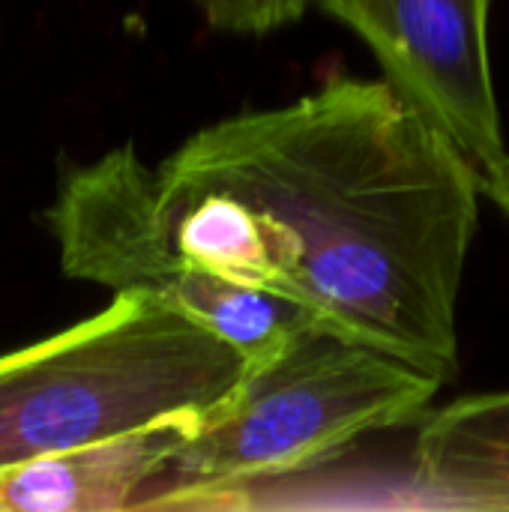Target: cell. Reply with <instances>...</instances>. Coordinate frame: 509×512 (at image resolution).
Returning <instances> with one entry per match:
<instances>
[{
    "mask_svg": "<svg viewBox=\"0 0 509 512\" xmlns=\"http://www.w3.org/2000/svg\"><path fill=\"white\" fill-rule=\"evenodd\" d=\"M156 180L174 240L201 270L456 381L483 174L387 78H333L210 123Z\"/></svg>",
    "mask_w": 509,
    "mask_h": 512,
    "instance_id": "cell-1",
    "label": "cell"
},
{
    "mask_svg": "<svg viewBox=\"0 0 509 512\" xmlns=\"http://www.w3.org/2000/svg\"><path fill=\"white\" fill-rule=\"evenodd\" d=\"M441 387L366 342L306 324L249 363L138 510H225L246 489L312 474L375 435L417 426Z\"/></svg>",
    "mask_w": 509,
    "mask_h": 512,
    "instance_id": "cell-2",
    "label": "cell"
},
{
    "mask_svg": "<svg viewBox=\"0 0 509 512\" xmlns=\"http://www.w3.org/2000/svg\"><path fill=\"white\" fill-rule=\"evenodd\" d=\"M252 357L210 324L141 294L0 354V474L195 417L219 405Z\"/></svg>",
    "mask_w": 509,
    "mask_h": 512,
    "instance_id": "cell-3",
    "label": "cell"
},
{
    "mask_svg": "<svg viewBox=\"0 0 509 512\" xmlns=\"http://www.w3.org/2000/svg\"><path fill=\"white\" fill-rule=\"evenodd\" d=\"M42 216L69 279L174 306L228 336L252 360L315 324L297 306L189 261L174 240L156 171L132 144L69 168Z\"/></svg>",
    "mask_w": 509,
    "mask_h": 512,
    "instance_id": "cell-4",
    "label": "cell"
},
{
    "mask_svg": "<svg viewBox=\"0 0 509 512\" xmlns=\"http://www.w3.org/2000/svg\"><path fill=\"white\" fill-rule=\"evenodd\" d=\"M360 36L384 78L480 168L507 153L489 54L492 0H315Z\"/></svg>",
    "mask_w": 509,
    "mask_h": 512,
    "instance_id": "cell-5",
    "label": "cell"
},
{
    "mask_svg": "<svg viewBox=\"0 0 509 512\" xmlns=\"http://www.w3.org/2000/svg\"><path fill=\"white\" fill-rule=\"evenodd\" d=\"M204 414L9 468L0 474V512L138 510Z\"/></svg>",
    "mask_w": 509,
    "mask_h": 512,
    "instance_id": "cell-6",
    "label": "cell"
},
{
    "mask_svg": "<svg viewBox=\"0 0 509 512\" xmlns=\"http://www.w3.org/2000/svg\"><path fill=\"white\" fill-rule=\"evenodd\" d=\"M411 432L408 483L423 507L509 512V390L453 399Z\"/></svg>",
    "mask_w": 509,
    "mask_h": 512,
    "instance_id": "cell-7",
    "label": "cell"
},
{
    "mask_svg": "<svg viewBox=\"0 0 509 512\" xmlns=\"http://www.w3.org/2000/svg\"><path fill=\"white\" fill-rule=\"evenodd\" d=\"M210 27L234 36H267L300 21L315 0H189Z\"/></svg>",
    "mask_w": 509,
    "mask_h": 512,
    "instance_id": "cell-8",
    "label": "cell"
},
{
    "mask_svg": "<svg viewBox=\"0 0 509 512\" xmlns=\"http://www.w3.org/2000/svg\"><path fill=\"white\" fill-rule=\"evenodd\" d=\"M480 174H483V195L509 222V156H504L501 162H495L489 168H480Z\"/></svg>",
    "mask_w": 509,
    "mask_h": 512,
    "instance_id": "cell-9",
    "label": "cell"
}]
</instances>
